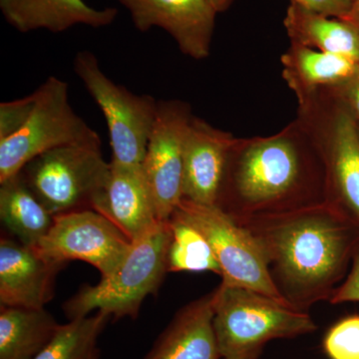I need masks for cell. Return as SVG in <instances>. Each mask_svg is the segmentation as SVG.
Here are the masks:
<instances>
[{
  "instance_id": "6da1fadb",
  "label": "cell",
  "mask_w": 359,
  "mask_h": 359,
  "mask_svg": "<svg viewBox=\"0 0 359 359\" xmlns=\"http://www.w3.org/2000/svg\"><path fill=\"white\" fill-rule=\"evenodd\" d=\"M261 245L285 304L308 313L330 302L359 245V226L330 202L237 222Z\"/></svg>"
},
{
  "instance_id": "7a4b0ae2",
  "label": "cell",
  "mask_w": 359,
  "mask_h": 359,
  "mask_svg": "<svg viewBox=\"0 0 359 359\" xmlns=\"http://www.w3.org/2000/svg\"><path fill=\"white\" fill-rule=\"evenodd\" d=\"M327 202L325 168L299 119L266 137L235 138L217 207L236 222Z\"/></svg>"
},
{
  "instance_id": "3957f363",
  "label": "cell",
  "mask_w": 359,
  "mask_h": 359,
  "mask_svg": "<svg viewBox=\"0 0 359 359\" xmlns=\"http://www.w3.org/2000/svg\"><path fill=\"white\" fill-rule=\"evenodd\" d=\"M214 330L222 359H257L273 339L311 334L308 313L247 287L219 285L214 290Z\"/></svg>"
},
{
  "instance_id": "277c9868",
  "label": "cell",
  "mask_w": 359,
  "mask_h": 359,
  "mask_svg": "<svg viewBox=\"0 0 359 359\" xmlns=\"http://www.w3.org/2000/svg\"><path fill=\"white\" fill-rule=\"evenodd\" d=\"M169 219L159 222L132 242L122 264L94 285H85L66 302L68 320L103 311L111 318H136L144 299L155 294L168 273V250L171 242Z\"/></svg>"
},
{
  "instance_id": "5b68a950",
  "label": "cell",
  "mask_w": 359,
  "mask_h": 359,
  "mask_svg": "<svg viewBox=\"0 0 359 359\" xmlns=\"http://www.w3.org/2000/svg\"><path fill=\"white\" fill-rule=\"evenodd\" d=\"M297 103L325 165L327 202L359 226V125L328 87Z\"/></svg>"
},
{
  "instance_id": "8992f818",
  "label": "cell",
  "mask_w": 359,
  "mask_h": 359,
  "mask_svg": "<svg viewBox=\"0 0 359 359\" xmlns=\"http://www.w3.org/2000/svg\"><path fill=\"white\" fill-rule=\"evenodd\" d=\"M102 142L73 144L43 153L28 163L21 177L53 216L94 210L102 200L111 175Z\"/></svg>"
},
{
  "instance_id": "52a82bcc",
  "label": "cell",
  "mask_w": 359,
  "mask_h": 359,
  "mask_svg": "<svg viewBox=\"0 0 359 359\" xmlns=\"http://www.w3.org/2000/svg\"><path fill=\"white\" fill-rule=\"evenodd\" d=\"M34 92L36 100L27 121L13 136L0 141V183L53 149L101 142L71 106L69 85L65 80L50 76Z\"/></svg>"
},
{
  "instance_id": "ba28073f",
  "label": "cell",
  "mask_w": 359,
  "mask_h": 359,
  "mask_svg": "<svg viewBox=\"0 0 359 359\" xmlns=\"http://www.w3.org/2000/svg\"><path fill=\"white\" fill-rule=\"evenodd\" d=\"M73 69L105 118L112 149L111 163L142 168L159 101L115 83L101 69L91 51L78 52Z\"/></svg>"
},
{
  "instance_id": "9c48e42d",
  "label": "cell",
  "mask_w": 359,
  "mask_h": 359,
  "mask_svg": "<svg viewBox=\"0 0 359 359\" xmlns=\"http://www.w3.org/2000/svg\"><path fill=\"white\" fill-rule=\"evenodd\" d=\"M172 216L190 224L209 242L221 268L222 285L257 290L285 304L269 275L264 250L244 226L217 205L185 199Z\"/></svg>"
},
{
  "instance_id": "30bf717a",
  "label": "cell",
  "mask_w": 359,
  "mask_h": 359,
  "mask_svg": "<svg viewBox=\"0 0 359 359\" xmlns=\"http://www.w3.org/2000/svg\"><path fill=\"white\" fill-rule=\"evenodd\" d=\"M132 242L110 219L94 210L54 216L50 230L34 249L51 263L65 266L82 261L98 269L101 278L114 273Z\"/></svg>"
},
{
  "instance_id": "8fae6325",
  "label": "cell",
  "mask_w": 359,
  "mask_h": 359,
  "mask_svg": "<svg viewBox=\"0 0 359 359\" xmlns=\"http://www.w3.org/2000/svg\"><path fill=\"white\" fill-rule=\"evenodd\" d=\"M193 117L190 104L184 101L158 103L142 171L159 221L171 218L183 199L184 146Z\"/></svg>"
},
{
  "instance_id": "7c38bea8",
  "label": "cell",
  "mask_w": 359,
  "mask_h": 359,
  "mask_svg": "<svg viewBox=\"0 0 359 359\" xmlns=\"http://www.w3.org/2000/svg\"><path fill=\"white\" fill-rule=\"evenodd\" d=\"M140 32L165 30L184 55L203 60L211 53L218 11L209 0H118Z\"/></svg>"
},
{
  "instance_id": "4fadbf2b",
  "label": "cell",
  "mask_w": 359,
  "mask_h": 359,
  "mask_svg": "<svg viewBox=\"0 0 359 359\" xmlns=\"http://www.w3.org/2000/svg\"><path fill=\"white\" fill-rule=\"evenodd\" d=\"M236 137L194 116L184 146L183 199L216 205Z\"/></svg>"
},
{
  "instance_id": "5bb4252c",
  "label": "cell",
  "mask_w": 359,
  "mask_h": 359,
  "mask_svg": "<svg viewBox=\"0 0 359 359\" xmlns=\"http://www.w3.org/2000/svg\"><path fill=\"white\" fill-rule=\"evenodd\" d=\"M63 264L51 263L18 240L0 241V306L44 309Z\"/></svg>"
},
{
  "instance_id": "9a60e30c",
  "label": "cell",
  "mask_w": 359,
  "mask_h": 359,
  "mask_svg": "<svg viewBox=\"0 0 359 359\" xmlns=\"http://www.w3.org/2000/svg\"><path fill=\"white\" fill-rule=\"evenodd\" d=\"M6 22L18 32H65L77 25L102 28L117 18V8H96L84 0H0Z\"/></svg>"
},
{
  "instance_id": "2e32d148",
  "label": "cell",
  "mask_w": 359,
  "mask_h": 359,
  "mask_svg": "<svg viewBox=\"0 0 359 359\" xmlns=\"http://www.w3.org/2000/svg\"><path fill=\"white\" fill-rule=\"evenodd\" d=\"M212 301L214 290L180 309L144 359H222Z\"/></svg>"
},
{
  "instance_id": "e0dca14e",
  "label": "cell",
  "mask_w": 359,
  "mask_h": 359,
  "mask_svg": "<svg viewBox=\"0 0 359 359\" xmlns=\"http://www.w3.org/2000/svg\"><path fill=\"white\" fill-rule=\"evenodd\" d=\"M96 212L110 219L131 242L159 222L142 168L111 163V175Z\"/></svg>"
},
{
  "instance_id": "ac0fdd59",
  "label": "cell",
  "mask_w": 359,
  "mask_h": 359,
  "mask_svg": "<svg viewBox=\"0 0 359 359\" xmlns=\"http://www.w3.org/2000/svg\"><path fill=\"white\" fill-rule=\"evenodd\" d=\"M283 78L294 92L297 102L318 90L346 81L358 67V61L327 53L302 45L290 43L280 58Z\"/></svg>"
},
{
  "instance_id": "d6986e66",
  "label": "cell",
  "mask_w": 359,
  "mask_h": 359,
  "mask_svg": "<svg viewBox=\"0 0 359 359\" xmlns=\"http://www.w3.org/2000/svg\"><path fill=\"white\" fill-rule=\"evenodd\" d=\"M283 25L290 43L346 56L359 62V30L348 21L290 2Z\"/></svg>"
},
{
  "instance_id": "ffe728a7",
  "label": "cell",
  "mask_w": 359,
  "mask_h": 359,
  "mask_svg": "<svg viewBox=\"0 0 359 359\" xmlns=\"http://www.w3.org/2000/svg\"><path fill=\"white\" fill-rule=\"evenodd\" d=\"M53 218L20 174L0 183V219L21 244L37 247L50 230Z\"/></svg>"
},
{
  "instance_id": "44dd1931",
  "label": "cell",
  "mask_w": 359,
  "mask_h": 359,
  "mask_svg": "<svg viewBox=\"0 0 359 359\" xmlns=\"http://www.w3.org/2000/svg\"><path fill=\"white\" fill-rule=\"evenodd\" d=\"M59 323L45 309L0 306V359H33Z\"/></svg>"
},
{
  "instance_id": "7402d4cb",
  "label": "cell",
  "mask_w": 359,
  "mask_h": 359,
  "mask_svg": "<svg viewBox=\"0 0 359 359\" xmlns=\"http://www.w3.org/2000/svg\"><path fill=\"white\" fill-rule=\"evenodd\" d=\"M111 316L103 311L59 325L55 334L33 359H90L99 353L96 347Z\"/></svg>"
},
{
  "instance_id": "603a6c76",
  "label": "cell",
  "mask_w": 359,
  "mask_h": 359,
  "mask_svg": "<svg viewBox=\"0 0 359 359\" xmlns=\"http://www.w3.org/2000/svg\"><path fill=\"white\" fill-rule=\"evenodd\" d=\"M171 242L168 250V273L211 271L221 276V268L211 245L197 229L171 216Z\"/></svg>"
},
{
  "instance_id": "cb8c5ba5",
  "label": "cell",
  "mask_w": 359,
  "mask_h": 359,
  "mask_svg": "<svg viewBox=\"0 0 359 359\" xmlns=\"http://www.w3.org/2000/svg\"><path fill=\"white\" fill-rule=\"evenodd\" d=\"M323 346L330 359H359V316L337 321L327 330Z\"/></svg>"
},
{
  "instance_id": "d4e9b609",
  "label": "cell",
  "mask_w": 359,
  "mask_h": 359,
  "mask_svg": "<svg viewBox=\"0 0 359 359\" xmlns=\"http://www.w3.org/2000/svg\"><path fill=\"white\" fill-rule=\"evenodd\" d=\"M35 92L22 98L0 104V141L20 131L32 114L35 105Z\"/></svg>"
},
{
  "instance_id": "484cf974",
  "label": "cell",
  "mask_w": 359,
  "mask_h": 359,
  "mask_svg": "<svg viewBox=\"0 0 359 359\" xmlns=\"http://www.w3.org/2000/svg\"><path fill=\"white\" fill-rule=\"evenodd\" d=\"M330 302L332 304L359 302V245L354 252L348 273L344 282L334 290Z\"/></svg>"
},
{
  "instance_id": "4316f807",
  "label": "cell",
  "mask_w": 359,
  "mask_h": 359,
  "mask_svg": "<svg viewBox=\"0 0 359 359\" xmlns=\"http://www.w3.org/2000/svg\"><path fill=\"white\" fill-rule=\"evenodd\" d=\"M328 88L346 106L359 125V63L353 74L346 81Z\"/></svg>"
},
{
  "instance_id": "83f0119b",
  "label": "cell",
  "mask_w": 359,
  "mask_h": 359,
  "mask_svg": "<svg viewBox=\"0 0 359 359\" xmlns=\"http://www.w3.org/2000/svg\"><path fill=\"white\" fill-rule=\"evenodd\" d=\"M290 2H294L316 13L342 20L346 18L351 7V4L346 0H290Z\"/></svg>"
},
{
  "instance_id": "f1b7e54d",
  "label": "cell",
  "mask_w": 359,
  "mask_h": 359,
  "mask_svg": "<svg viewBox=\"0 0 359 359\" xmlns=\"http://www.w3.org/2000/svg\"><path fill=\"white\" fill-rule=\"evenodd\" d=\"M344 20L348 21L353 26L359 30V0H355L349 9V13H347Z\"/></svg>"
},
{
  "instance_id": "f546056e",
  "label": "cell",
  "mask_w": 359,
  "mask_h": 359,
  "mask_svg": "<svg viewBox=\"0 0 359 359\" xmlns=\"http://www.w3.org/2000/svg\"><path fill=\"white\" fill-rule=\"evenodd\" d=\"M211 2L212 6L216 8V11L218 13H224L226 9L230 8L231 4H233L235 0H209Z\"/></svg>"
},
{
  "instance_id": "4dcf8cb0",
  "label": "cell",
  "mask_w": 359,
  "mask_h": 359,
  "mask_svg": "<svg viewBox=\"0 0 359 359\" xmlns=\"http://www.w3.org/2000/svg\"><path fill=\"white\" fill-rule=\"evenodd\" d=\"M90 359H99V353H97L95 355L92 356Z\"/></svg>"
},
{
  "instance_id": "1f68e13d",
  "label": "cell",
  "mask_w": 359,
  "mask_h": 359,
  "mask_svg": "<svg viewBox=\"0 0 359 359\" xmlns=\"http://www.w3.org/2000/svg\"><path fill=\"white\" fill-rule=\"evenodd\" d=\"M347 2H349V4H351V6H353V4L354 1H355V0H346Z\"/></svg>"
}]
</instances>
